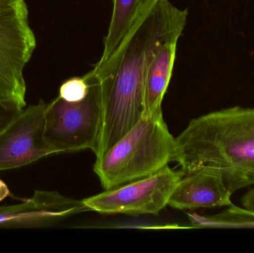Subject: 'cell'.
Segmentation results:
<instances>
[{"instance_id":"obj_1","label":"cell","mask_w":254,"mask_h":253,"mask_svg":"<svg viewBox=\"0 0 254 253\" xmlns=\"http://www.w3.org/2000/svg\"><path fill=\"white\" fill-rule=\"evenodd\" d=\"M169 0H143L128 34L111 59L90 71L101 83L102 127L96 159L140 120L144 111L146 71L167 42L179 40L188 20Z\"/></svg>"},{"instance_id":"obj_8","label":"cell","mask_w":254,"mask_h":253,"mask_svg":"<svg viewBox=\"0 0 254 253\" xmlns=\"http://www.w3.org/2000/svg\"><path fill=\"white\" fill-rule=\"evenodd\" d=\"M85 211L89 209L83 200L68 199L57 192L37 190L26 202L0 206V228H48Z\"/></svg>"},{"instance_id":"obj_16","label":"cell","mask_w":254,"mask_h":253,"mask_svg":"<svg viewBox=\"0 0 254 253\" xmlns=\"http://www.w3.org/2000/svg\"><path fill=\"white\" fill-rule=\"evenodd\" d=\"M8 195L9 190L7 185L1 180H0V202L4 200Z\"/></svg>"},{"instance_id":"obj_13","label":"cell","mask_w":254,"mask_h":253,"mask_svg":"<svg viewBox=\"0 0 254 253\" xmlns=\"http://www.w3.org/2000/svg\"><path fill=\"white\" fill-rule=\"evenodd\" d=\"M89 81L86 75L82 77H71L61 85L59 97L68 102L83 101L89 93Z\"/></svg>"},{"instance_id":"obj_5","label":"cell","mask_w":254,"mask_h":253,"mask_svg":"<svg viewBox=\"0 0 254 253\" xmlns=\"http://www.w3.org/2000/svg\"><path fill=\"white\" fill-rule=\"evenodd\" d=\"M36 46L25 0H0V105L26 106L24 69Z\"/></svg>"},{"instance_id":"obj_9","label":"cell","mask_w":254,"mask_h":253,"mask_svg":"<svg viewBox=\"0 0 254 253\" xmlns=\"http://www.w3.org/2000/svg\"><path fill=\"white\" fill-rule=\"evenodd\" d=\"M232 195L219 174L198 171L185 175L179 181L168 206L182 210L228 207L233 204Z\"/></svg>"},{"instance_id":"obj_6","label":"cell","mask_w":254,"mask_h":253,"mask_svg":"<svg viewBox=\"0 0 254 253\" xmlns=\"http://www.w3.org/2000/svg\"><path fill=\"white\" fill-rule=\"evenodd\" d=\"M168 166L152 175L83 199L89 211L101 214L157 215L168 206L169 199L183 178Z\"/></svg>"},{"instance_id":"obj_2","label":"cell","mask_w":254,"mask_h":253,"mask_svg":"<svg viewBox=\"0 0 254 253\" xmlns=\"http://www.w3.org/2000/svg\"><path fill=\"white\" fill-rule=\"evenodd\" d=\"M175 139L174 161L184 175L216 172L233 194L254 186V107L235 105L192 119Z\"/></svg>"},{"instance_id":"obj_14","label":"cell","mask_w":254,"mask_h":253,"mask_svg":"<svg viewBox=\"0 0 254 253\" xmlns=\"http://www.w3.org/2000/svg\"><path fill=\"white\" fill-rule=\"evenodd\" d=\"M22 109L8 108L0 105V132L16 117Z\"/></svg>"},{"instance_id":"obj_7","label":"cell","mask_w":254,"mask_h":253,"mask_svg":"<svg viewBox=\"0 0 254 253\" xmlns=\"http://www.w3.org/2000/svg\"><path fill=\"white\" fill-rule=\"evenodd\" d=\"M43 101L22 108L0 132V171L31 164L55 154L45 141Z\"/></svg>"},{"instance_id":"obj_11","label":"cell","mask_w":254,"mask_h":253,"mask_svg":"<svg viewBox=\"0 0 254 253\" xmlns=\"http://www.w3.org/2000/svg\"><path fill=\"white\" fill-rule=\"evenodd\" d=\"M143 0H113V10L108 33L104 39V52L95 67L108 62L128 34Z\"/></svg>"},{"instance_id":"obj_15","label":"cell","mask_w":254,"mask_h":253,"mask_svg":"<svg viewBox=\"0 0 254 253\" xmlns=\"http://www.w3.org/2000/svg\"><path fill=\"white\" fill-rule=\"evenodd\" d=\"M242 206L254 212V188L249 189L240 200Z\"/></svg>"},{"instance_id":"obj_10","label":"cell","mask_w":254,"mask_h":253,"mask_svg":"<svg viewBox=\"0 0 254 253\" xmlns=\"http://www.w3.org/2000/svg\"><path fill=\"white\" fill-rule=\"evenodd\" d=\"M179 40H170L161 46L146 71L143 116L161 114V104L173 74Z\"/></svg>"},{"instance_id":"obj_4","label":"cell","mask_w":254,"mask_h":253,"mask_svg":"<svg viewBox=\"0 0 254 253\" xmlns=\"http://www.w3.org/2000/svg\"><path fill=\"white\" fill-rule=\"evenodd\" d=\"M89 93L83 101L68 102L59 96L47 103L45 141L55 154L92 150L96 152L102 127L101 83L91 71L86 74Z\"/></svg>"},{"instance_id":"obj_12","label":"cell","mask_w":254,"mask_h":253,"mask_svg":"<svg viewBox=\"0 0 254 253\" xmlns=\"http://www.w3.org/2000/svg\"><path fill=\"white\" fill-rule=\"evenodd\" d=\"M193 228L254 229V212L233 203L226 209L211 215L188 213Z\"/></svg>"},{"instance_id":"obj_3","label":"cell","mask_w":254,"mask_h":253,"mask_svg":"<svg viewBox=\"0 0 254 253\" xmlns=\"http://www.w3.org/2000/svg\"><path fill=\"white\" fill-rule=\"evenodd\" d=\"M176 139L163 114L140 120L105 154L96 159L94 171L104 190L149 176L174 161Z\"/></svg>"}]
</instances>
